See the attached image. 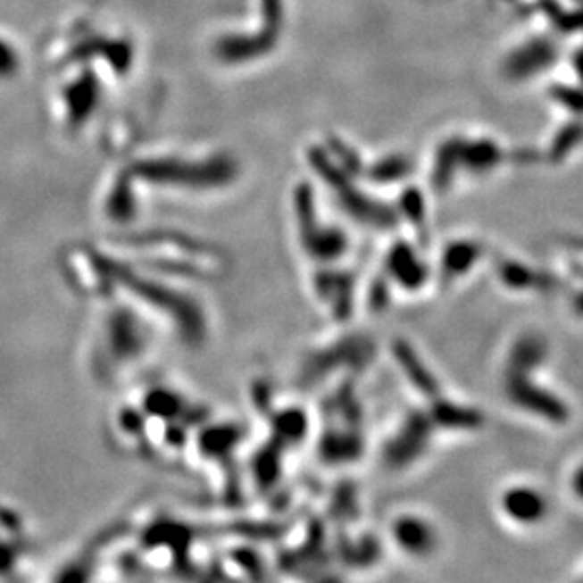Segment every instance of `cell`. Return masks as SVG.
<instances>
[{
    "label": "cell",
    "mask_w": 583,
    "mask_h": 583,
    "mask_svg": "<svg viewBox=\"0 0 583 583\" xmlns=\"http://www.w3.org/2000/svg\"><path fill=\"white\" fill-rule=\"evenodd\" d=\"M571 489L574 493V496L578 501L583 503V462L579 466H576L572 478H571Z\"/></svg>",
    "instance_id": "obj_9"
},
{
    "label": "cell",
    "mask_w": 583,
    "mask_h": 583,
    "mask_svg": "<svg viewBox=\"0 0 583 583\" xmlns=\"http://www.w3.org/2000/svg\"><path fill=\"white\" fill-rule=\"evenodd\" d=\"M130 174L152 183L181 187H215L235 176V164L227 157H213L204 162H183L178 159L140 161Z\"/></svg>",
    "instance_id": "obj_1"
},
{
    "label": "cell",
    "mask_w": 583,
    "mask_h": 583,
    "mask_svg": "<svg viewBox=\"0 0 583 583\" xmlns=\"http://www.w3.org/2000/svg\"><path fill=\"white\" fill-rule=\"evenodd\" d=\"M389 264L401 286L415 289V287H421L425 283V274H427L425 264L421 262V259L413 255V252L408 246L395 247Z\"/></svg>",
    "instance_id": "obj_6"
},
{
    "label": "cell",
    "mask_w": 583,
    "mask_h": 583,
    "mask_svg": "<svg viewBox=\"0 0 583 583\" xmlns=\"http://www.w3.org/2000/svg\"><path fill=\"white\" fill-rule=\"evenodd\" d=\"M20 69V55L15 47L0 38V78H12Z\"/></svg>",
    "instance_id": "obj_8"
},
{
    "label": "cell",
    "mask_w": 583,
    "mask_h": 583,
    "mask_svg": "<svg viewBox=\"0 0 583 583\" xmlns=\"http://www.w3.org/2000/svg\"><path fill=\"white\" fill-rule=\"evenodd\" d=\"M393 537L395 542L403 552L423 557L432 554V549L437 546V532L427 520L420 518V515H401V518L395 520L393 525Z\"/></svg>",
    "instance_id": "obj_5"
},
{
    "label": "cell",
    "mask_w": 583,
    "mask_h": 583,
    "mask_svg": "<svg viewBox=\"0 0 583 583\" xmlns=\"http://www.w3.org/2000/svg\"><path fill=\"white\" fill-rule=\"evenodd\" d=\"M501 506L506 518L520 525H537L549 512L546 495L530 486L508 487L501 498Z\"/></svg>",
    "instance_id": "obj_3"
},
{
    "label": "cell",
    "mask_w": 583,
    "mask_h": 583,
    "mask_svg": "<svg viewBox=\"0 0 583 583\" xmlns=\"http://www.w3.org/2000/svg\"><path fill=\"white\" fill-rule=\"evenodd\" d=\"M103 57L115 74H127L135 61V47L125 38H87L76 46L74 59Z\"/></svg>",
    "instance_id": "obj_4"
},
{
    "label": "cell",
    "mask_w": 583,
    "mask_h": 583,
    "mask_svg": "<svg viewBox=\"0 0 583 583\" xmlns=\"http://www.w3.org/2000/svg\"><path fill=\"white\" fill-rule=\"evenodd\" d=\"M62 96L66 106V118H69L71 127H81L91 120V115L96 112L98 104H101V79H98L93 71H83L64 87Z\"/></svg>",
    "instance_id": "obj_2"
},
{
    "label": "cell",
    "mask_w": 583,
    "mask_h": 583,
    "mask_svg": "<svg viewBox=\"0 0 583 583\" xmlns=\"http://www.w3.org/2000/svg\"><path fill=\"white\" fill-rule=\"evenodd\" d=\"M132 174L123 172L120 179L115 181V186L110 193L108 198V210L115 218H125V215H130L135 212V195H132V186H130Z\"/></svg>",
    "instance_id": "obj_7"
}]
</instances>
